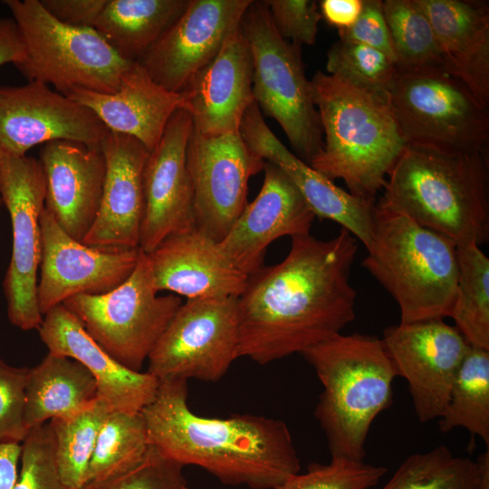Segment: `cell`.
Segmentation results:
<instances>
[{"instance_id":"1","label":"cell","mask_w":489,"mask_h":489,"mask_svg":"<svg viewBox=\"0 0 489 489\" xmlns=\"http://www.w3.org/2000/svg\"><path fill=\"white\" fill-rule=\"evenodd\" d=\"M357 252L343 228L330 240L292 237L286 257L249 275L237 297L238 358L264 365L340 333L355 318Z\"/></svg>"},{"instance_id":"2","label":"cell","mask_w":489,"mask_h":489,"mask_svg":"<svg viewBox=\"0 0 489 489\" xmlns=\"http://www.w3.org/2000/svg\"><path fill=\"white\" fill-rule=\"evenodd\" d=\"M187 380H159L154 400L140 412L149 444L178 464L197 465L221 483L275 489L300 473V459L281 419L243 414L204 417L187 403Z\"/></svg>"},{"instance_id":"3","label":"cell","mask_w":489,"mask_h":489,"mask_svg":"<svg viewBox=\"0 0 489 489\" xmlns=\"http://www.w3.org/2000/svg\"><path fill=\"white\" fill-rule=\"evenodd\" d=\"M383 189L382 205L456 245L488 241L487 152L406 144Z\"/></svg>"},{"instance_id":"4","label":"cell","mask_w":489,"mask_h":489,"mask_svg":"<svg viewBox=\"0 0 489 489\" xmlns=\"http://www.w3.org/2000/svg\"><path fill=\"white\" fill-rule=\"evenodd\" d=\"M311 84L325 142L308 165L342 179L350 194L375 200L407 144L388 99L321 71Z\"/></svg>"},{"instance_id":"5","label":"cell","mask_w":489,"mask_h":489,"mask_svg":"<svg viewBox=\"0 0 489 489\" xmlns=\"http://www.w3.org/2000/svg\"><path fill=\"white\" fill-rule=\"evenodd\" d=\"M302 354L323 386L314 414L331 458L363 461L370 426L390 406L398 376L381 339L339 333Z\"/></svg>"},{"instance_id":"6","label":"cell","mask_w":489,"mask_h":489,"mask_svg":"<svg viewBox=\"0 0 489 489\" xmlns=\"http://www.w3.org/2000/svg\"><path fill=\"white\" fill-rule=\"evenodd\" d=\"M362 265L394 298L400 322L450 317L458 283L456 244L379 201Z\"/></svg>"},{"instance_id":"7","label":"cell","mask_w":489,"mask_h":489,"mask_svg":"<svg viewBox=\"0 0 489 489\" xmlns=\"http://www.w3.org/2000/svg\"><path fill=\"white\" fill-rule=\"evenodd\" d=\"M24 44L15 64L29 82L53 84L58 92L113 93L133 62L121 57L91 27L72 26L51 15L40 0H5Z\"/></svg>"},{"instance_id":"8","label":"cell","mask_w":489,"mask_h":489,"mask_svg":"<svg viewBox=\"0 0 489 489\" xmlns=\"http://www.w3.org/2000/svg\"><path fill=\"white\" fill-rule=\"evenodd\" d=\"M387 98L407 144L487 152L488 105L446 67L397 68Z\"/></svg>"},{"instance_id":"9","label":"cell","mask_w":489,"mask_h":489,"mask_svg":"<svg viewBox=\"0 0 489 489\" xmlns=\"http://www.w3.org/2000/svg\"><path fill=\"white\" fill-rule=\"evenodd\" d=\"M253 59L254 101L273 118L292 147L309 164L323 148L320 116L301 46L283 39L264 1H252L241 24Z\"/></svg>"},{"instance_id":"10","label":"cell","mask_w":489,"mask_h":489,"mask_svg":"<svg viewBox=\"0 0 489 489\" xmlns=\"http://www.w3.org/2000/svg\"><path fill=\"white\" fill-rule=\"evenodd\" d=\"M158 293L149 256L141 250L136 268L117 288L99 295H75L62 304L111 358L141 372L183 303L176 294Z\"/></svg>"},{"instance_id":"11","label":"cell","mask_w":489,"mask_h":489,"mask_svg":"<svg viewBox=\"0 0 489 489\" xmlns=\"http://www.w3.org/2000/svg\"><path fill=\"white\" fill-rule=\"evenodd\" d=\"M46 177L40 160L0 153V198L12 224L13 246L3 289L10 322L22 331L38 330L37 273L42 259L40 217Z\"/></svg>"},{"instance_id":"12","label":"cell","mask_w":489,"mask_h":489,"mask_svg":"<svg viewBox=\"0 0 489 489\" xmlns=\"http://www.w3.org/2000/svg\"><path fill=\"white\" fill-rule=\"evenodd\" d=\"M237 297L187 300L149 354L147 372L157 379L216 382L238 358Z\"/></svg>"},{"instance_id":"13","label":"cell","mask_w":489,"mask_h":489,"mask_svg":"<svg viewBox=\"0 0 489 489\" xmlns=\"http://www.w3.org/2000/svg\"><path fill=\"white\" fill-rule=\"evenodd\" d=\"M265 160L239 131L205 136L193 129L187 147L196 227L220 242L247 205L248 180Z\"/></svg>"},{"instance_id":"14","label":"cell","mask_w":489,"mask_h":489,"mask_svg":"<svg viewBox=\"0 0 489 489\" xmlns=\"http://www.w3.org/2000/svg\"><path fill=\"white\" fill-rule=\"evenodd\" d=\"M381 340L398 376L408 383L417 419L439 418L470 344L441 319L388 326Z\"/></svg>"},{"instance_id":"15","label":"cell","mask_w":489,"mask_h":489,"mask_svg":"<svg viewBox=\"0 0 489 489\" xmlns=\"http://www.w3.org/2000/svg\"><path fill=\"white\" fill-rule=\"evenodd\" d=\"M40 225L42 259L37 302L43 316L72 296L99 295L117 288L138 264L139 248L87 245L63 231L45 208Z\"/></svg>"},{"instance_id":"16","label":"cell","mask_w":489,"mask_h":489,"mask_svg":"<svg viewBox=\"0 0 489 489\" xmlns=\"http://www.w3.org/2000/svg\"><path fill=\"white\" fill-rule=\"evenodd\" d=\"M109 132L91 110L45 83L0 87V153L24 156L54 140L100 148Z\"/></svg>"},{"instance_id":"17","label":"cell","mask_w":489,"mask_h":489,"mask_svg":"<svg viewBox=\"0 0 489 489\" xmlns=\"http://www.w3.org/2000/svg\"><path fill=\"white\" fill-rule=\"evenodd\" d=\"M252 1L189 0L177 20L137 62L157 83L182 92L240 25Z\"/></svg>"},{"instance_id":"18","label":"cell","mask_w":489,"mask_h":489,"mask_svg":"<svg viewBox=\"0 0 489 489\" xmlns=\"http://www.w3.org/2000/svg\"><path fill=\"white\" fill-rule=\"evenodd\" d=\"M189 113L179 109L149 151L143 170L144 214L139 249L149 254L168 236L196 227L187 147L192 129Z\"/></svg>"},{"instance_id":"19","label":"cell","mask_w":489,"mask_h":489,"mask_svg":"<svg viewBox=\"0 0 489 489\" xmlns=\"http://www.w3.org/2000/svg\"><path fill=\"white\" fill-rule=\"evenodd\" d=\"M262 188L247 203L219 244L231 262L247 276L264 266L267 247L274 240L310 233L315 215L275 164L265 161Z\"/></svg>"},{"instance_id":"20","label":"cell","mask_w":489,"mask_h":489,"mask_svg":"<svg viewBox=\"0 0 489 489\" xmlns=\"http://www.w3.org/2000/svg\"><path fill=\"white\" fill-rule=\"evenodd\" d=\"M239 132L254 151L288 176L315 216L340 224L366 248L370 245L375 200L344 191L292 154L269 129L255 102L245 110Z\"/></svg>"},{"instance_id":"21","label":"cell","mask_w":489,"mask_h":489,"mask_svg":"<svg viewBox=\"0 0 489 489\" xmlns=\"http://www.w3.org/2000/svg\"><path fill=\"white\" fill-rule=\"evenodd\" d=\"M100 149L106 165L101 205L82 242L103 249L139 248L143 170L149 151L134 137L112 131Z\"/></svg>"},{"instance_id":"22","label":"cell","mask_w":489,"mask_h":489,"mask_svg":"<svg viewBox=\"0 0 489 489\" xmlns=\"http://www.w3.org/2000/svg\"><path fill=\"white\" fill-rule=\"evenodd\" d=\"M181 93L184 110L200 134L219 136L239 131L245 110L254 102L253 59L240 25Z\"/></svg>"},{"instance_id":"23","label":"cell","mask_w":489,"mask_h":489,"mask_svg":"<svg viewBox=\"0 0 489 489\" xmlns=\"http://www.w3.org/2000/svg\"><path fill=\"white\" fill-rule=\"evenodd\" d=\"M50 353L82 363L93 376L97 397L110 411L140 413L157 394L159 379L130 370L111 358L63 304L47 312L37 330Z\"/></svg>"},{"instance_id":"24","label":"cell","mask_w":489,"mask_h":489,"mask_svg":"<svg viewBox=\"0 0 489 489\" xmlns=\"http://www.w3.org/2000/svg\"><path fill=\"white\" fill-rule=\"evenodd\" d=\"M40 161L46 177L44 208L82 242L99 212L106 165L100 148L71 140L45 143Z\"/></svg>"},{"instance_id":"25","label":"cell","mask_w":489,"mask_h":489,"mask_svg":"<svg viewBox=\"0 0 489 489\" xmlns=\"http://www.w3.org/2000/svg\"><path fill=\"white\" fill-rule=\"evenodd\" d=\"M147 254L158 291L187 300L238 297L247 283L219 242L197 227L168 236Z\"/></svg>"},{"instance_id":"26","label":"cell","mask_w":489,"mask_h":489,"mask_svg":"<svg viewBox=\"0 0 489 489\" xmlns=\"http://www.w3.org/2000/svg\"><path fill=\"white\" fill-rule=\"evenodd\" d=\"M66 97L91 110L110 131L134 137L149 151L158 144L174 112L184 109L183 94L157 83L137 61L122 75L117 91H75Z\"/></svg>"},{"instance_id":"27","label":"cell","mask_w":489,"mask_h":489,"mask_svg":"<svg viewBox=\"0 0 489 489\" xmlns=\"http://www.w3.org/2000/svg\"><path fill=\"white\" fill-rule=\"evenodd\" d=\"M435 31L446 67L489 105V4L417 0Z\"/></svg>"},{"instance_id":"28","label":"cell","mask_w":489,"mask_h":489,"mask_svg":"<svg viewBox=\"0 0 489 489\" xmlns=\"http://www.w3.org/2000/svg\"><path fill=\"white\" fill-rule=\"evenodd\" d=\"M96 398L95 379L82 363L48 352L29 370L25 388V426L30 430L48 419L72 417Z\"/></svg>"},{"instance_id":"29","label":"cell","mask_w":489,"mask_h":489,"mask_svg":"<svg viewBox=\"0 0 489 489\" xmlns=\"http://www.w3.org/2000/svg\"><path fill=\"white\" fill-rule=\"evenodd\" d=\"M189 0H107L93 28L124 59L139 61Z\"/></svg>"},{"instance_id":"30","label":"cell","mask_w":489,"mask_h":489,"mask_svg":"<svg viewBox=\"0 0 489 489\" xmlns=\"http://www.w3.org/2000/svg\"><path fill=\"white\" fill-rule=\"evenodd\" d=\"M438 427L446 433L466 428L489 446V350L469 346L454 380Z\"/></svg>"},{"instance_id":"31","label":"cell","mask_w":489,"mask_h":489,"mask_svg":"<svg viewBox=\"0 0 489 489\" xmlns=\"http://www.w3.org/2000/svg\"><path fill=\"white\" fill-rule=\"evenodd\" d=\"M458 283L450 317L474 347L489 350V258L475 243L456 245Z\"/></svg>"},{"instance_id":"32","label":"cell","mask_w":489,"mask_h":489,"mask_svg":"<svg viewBox=\"0 0 489 489\" xmlns=\"http://www.w3.org/2000/svg\"><path fill=\"white\" fill-rule=\"evenodd\" d=\"M149 447L141 413L109 412L97 436L87 483L103 480L133 468L144 458Z\"/></svg>"},{"instance_id":"33","label":"cell","mask_w":489,"mask_h":489,"mask_svg":"<svg viewBox=\"0 0 489 489\" xmlns=\"http://www.w3.org/2000/svg\"><path fill=\"white\" fill-rule=\"evenodd\" d=\"M382 9L398 69L446 67L433 26L417 0H385Z\"/></svg>"},{"instance_id":"34","label":"cell","mask_w":489,"mask_h":489,"mask_svg":"<svg viewBox=\"0 0 489 489\" xmlns=\"http://www.w3.org/2000/svg\"><path fill=\"white\" fill-rule=\"evenodd\" d=\"M109 412L108 405L97 397L90 407L78 415L50 420L58 471L70 489H82L87 483L97 436Z\"/></svg>"},{"instance_id":"35","label":"cell","mask_w":489,"mask_h":489,"mask_svg":"<svg viewBox=\"0 0 489 489\" xmlns=\"http://www.w3.org/2000/svg\"><path fill=\"white\" fill-rule=\"evenodd\" d=\"M380 489H482L478 466L438 446L408 456Z\"/></svg>"},{"instance_id":"36","label":"cell","mask_w":489,"mask_h":489,"mask_svg":"<svg viewBox=\"0 0 489 489\" xmlns=\"http://www.w3.org/2000/svg\"><path fill=\"white\" fill-rule=\"evenodd\" d=\"M326 70L352 86L387 98L397 67L377 49L340 39L327 53Z\"/></svg>"},{"instance_id":"37","label":"cell","mask_w":489,"mask_h":489,"mask_svg":"<svg viewBox=\"0 0 489 489\" xmlns=\"http://www.w3.org/2000/svg\"><path fill=\"white\" fill-rule=\"evenodd\" d=\"M387 468L364 461L331 458L328 464L309 465L275 489H370L377 485Z\"/></svg>"},{"instance_id":"38","label":"cell","mask_w":489,"mask_h":489,"mask_svg":"<svg viewBox=\"0 0 489 489\" xmlns=\"http://www.w3.org/2000/svg\"><path fill=\"white\" fill-rule=\"evenodd\" d=\"M21 446L19 473L13 489H70L58 471L49 424L31 428Z\"/></svg>"},{"instance_id":"39","label":"cell","mask_w":489,"mask_h":489,"mask_svg":"<svg viewBox=\"0 0 489 489\" xmlns=\"http://www.w3.org/2000/svg\"><path fill=\"white\" fill-rule=\"evenodd\" d=\"M183 467L149 445L144 458L133 468L89 482L82 489H189Z\"/></svg>"},{"instance_id":"40","label":"cell","mask_w":489,"mask_h":489,"mask_svg":"<svg viewBox=\"0 0 489 489\" xmlns=\"http://www.w3.org/2000/svg\"><path fill=\"white\" fill-rule=\"evenodd\" d=\"M29 370L12 366L0 357V444H21L29 431L24 421Z\"/></svg>"},{"instance_id":"41","label":"cell","mask_w":489,"mask_h":489,"mask_svg":"<svg viewBox=\"0 0 489 489\" xmlns=\"http://www.w3.org/2000/svg\"><path fill=\"white\" fill-rule=\"evenodd\" d=\"M272 21L278 34L294 44L312 45L316 41L321 14L313 0H268Z\"/></svg>"},{"instance_id":"42","label":"cell","mask_w":489,"mask_h":489,"mask_svg":"<svg viewBox=\"0 0 489 489\" xmlns=\"http://www.w3.org/2000/svg\"><path fill=\"white\" fill-rule=\"evenodd\" d=\"M380 0H364L356 22L349 28L338 30L340 40L357 42L377 49L396 62L388 28ZM396 65V64H395Z\"/></svg>"},{"instance_id":"43","label":"cell","mask_w":489,"mask_h":489,"mask_svg":"<svg viewBox=\"0 0 489 489\" xmlns=\"http://www.w3.org/2000/svg\"><path fill=\"white\" fill-rule=\"evenodd\" d=\"M44 9L58 21L80 27H91L107 0H40Z\"/></svg>"},{"instance_id":"44","label":"cell","mask_w":489,"mask_h":489,"mask_svg":"<svg viewBox=\"0 0 489 489\" xmlns=\"http://www.w3.org/2000/svg\"><path fill=\"white\" fill-rule=\"evenodd\" d=\"M364 0H321L319 4L321 17L338 30L350 27L363 8Z\"/></svg>"},{"instance_id":"45","label":"cell","mask_w":489,"mask_h":489,"mask_svg":"<svg viewBox=\"0 0 489 489\" xmlns=\"http://www.w3.org/2000/svg\"><path fill=\"white\" fill-rule=\"evenodd\" d=\"M24 55L20 31L12 17L0 16V66L18 63Z\"/></svg>"},{"instance_id":"46","label":"cell","mask_w":489,"mask_h":489,"mask_svg":"<svg viewBox=\"0 0 489 489\" xmlns=\"http://www.w3.org/2000/svg\"><path fill=\"white\" fill-rule=\"evenodd\" d=\"M21 444H0V489H13L17 480Z\"/></svg>"},{"instance_id":"47","label":"cell","mask_w":489,"mask_h":489,"mask_svg":"<svg viewBox=\"0 0 489 489\" xmlns=\"http://www.w3.org/2000/svg\"><path fill=\"white\" fill-rule=\"evenodd\" d=\"M2 201H1V198H0V205H1Z\"/></svg>"},{"instance_id":"48","label":"cell","mask_w":489,"mask_h":489,"mask_svg":"<svg viewBox=\"0 0 489 489\" xmlns=\"http://www.w3.org/2000/svg\"><path fill=\"white\" fill-rule=\"evenodd\" d=\"M189 489H191V488H189Z\"/></svg>"}]
</instances>
